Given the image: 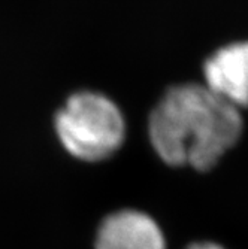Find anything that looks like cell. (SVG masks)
<instances>
[{"label": "cell", "mask_w": 248, "mask_h": 249, "mask_svg": "<svg viewBox=\"0 0 248 249\" xmlns=\"http://www.w3.org/2000/svg\"><path fill=\"white\" fill-rule=\"evenodd\" d=\"M242 112L204 84L186 82L166 89L148 118V139L171 167L214 169L241 139Z\"/></svg>", "instance_id": "obj_1"}, {"label": "cell", "mask_w": 248, "mask_h": 249, "mask_svg": "<svg viewBox=\"0 0 248 249\" xmlns=\"http://www.w3.org/2000/svg\"><path fill=\"white\" fill-rule=\"evenodd\" d=\"M54 128L61 146L85 163L109 160L121 149L127 134L120 106L97 91L72 94L57 112Z\"/></svg>", "instance_id": "obj_2"}, {"label": "cell", "mask_w": 248, "mask_h": 249, "mask_svg": "<svg viewBox=\"0 0 248 249\" xmlns=\"http://www.w3.org/2000/svg\"><path fill=\"white\" fill-rule=\"evenodd\" d=\"M96 249H168L166 236L151 215L138 209H120L99 224Z\"/></svg>", "instance_id": "obj_3"}, {"label": "cell", "mask_w": 248, "mask_h": 249, "mask_svg": "<svg viewBox=\"0 0 248 249\" xmlns=\"http://www.w3.org/2000/svg\"><path fill=\"white\" fill-rule=\"evenodd\" d=\"M204 85L239 110L248 107V40L228 43L204 63Z\"/></svg>", "instance_id": "obj_4"}, {"label": "cell", "mask_w": 248, "mask_h": 249, "mask_svg": "<svg viewBox=\"0 0 248 249\" xmlns=\"http://www.w3.org/2000/svg\"><path fill=\"white\" fill-rule=\"evenodd\" d=\"M186 249H226L223 245L217 243V242H211V240H204V242H194L190 243Z\"/></svg>", "instance_id": "obj_5"}]
</instances>
